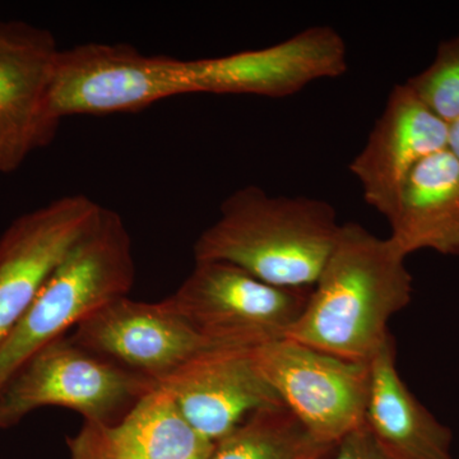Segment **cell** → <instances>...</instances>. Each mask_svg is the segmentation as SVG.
<instances>
[{"instance_id": "obj_1", "label": "cell", "mask_w": 459, "mask_h": 459, "mask_svg": "<svg viewBox=\"0 0 459 459\" xmlns=\"http://www.w3.org/2000/svg\"><path fill=\"white\" fill-rule=\"evenodd\" d=\"M406 258L391 238H377L360 223H341L286 340L369 364L392 337L389 320L412 300Z\"/></svg>"}, {"instance_id": "obj_2", "label": "cell", "mask_w": 459, "mask_h": 459, "mask_svg": "<svg viewBox=\"0 0 459 459\" xmlns=\"http://www.w3.org/2000/svg\"><path fill=\"white\" fill-rule=\"evenodd\" d=\"M341 223L323 199L271 195L256 186L235 190L193 247L195 261L238 265L286 289H312Z\"/></svg>"}, {"instance_id": "obj_3", "label": "cell", "mask_w": 459, "mask_h": 459, "mask_svg": "<svg viewBox=\"0 0 459 459\" xmlns=\"http://www.w3.org/2000/svg\"><path fill=\"white\" fill-rule=\"evenodd\" d=\"M134 281L128 228L119 213L101 205L0 344V386L40 347L65 336L104 305L128 296Z\"/></svg>"}, {"instance_id": "obj_4", "label": "cell", "mask_w": 459, "mask_h": 459, "mask_svg": "<svg viewBox=\"0 0 459 459\" xmlns=\"http://www.w3.org/2000/svg\"><path fill=\"white\" fill-rule=\"evenodd\" d=\"M156 385L65 334L33 352L0 386V429L49 406L74 410L84 422L113 424Z\"/></svg>"}, {"instance_id": "obj_5", "label": "cell", "mask_w": 459, "mask_h": 459, "mask_svg": "<svg viewBox=\"0 0 459 459\" xmlns=\"http://www.w3.org/2000/svg\"><path fill=\"white\" fill-rule=\"evenodd\" d=\"M188 93H195L190 60L91 42L59 51L49 102L62 122L72 115L133 113Z\"/></svg>"}, {"instance_id": "obj_6", "label": "cell", "mask_w": 459, "mask_h": 459, "mask_svg": "<svg viewBox=\"0 0 459 459\" xmlns=\"http://www.w3.org/2000/svg\"><path fill=\"white\" fill-rule=\"evenodd\" d=\"M310 289L270 285L221 261H198L169 300L211 346L256 349L285 338Z\"/></svg>"}, {"instance_id": "obj_7", "label": "cell", "mask_w": 459, "mask_h": 459, "mask_svg": "<svg viewBox=\"0 0 459 459\" xmlns=\"http://www.w3.org/2000/svg\"><path fill=\"white\" fill-rule=\"evenodd\" d=\"M259 370L285 404L322 442L336 444L364 425L370 370L295 341L253 349Z\"/></svg>"}, {"instance_id": "obj_8", "label": "cell", "mask_w": 459, "mask_h": 459, "mask_svg": "<svg viewBox=\"0 0 459 459\" xmlns=\"http://www.w3.org/2000/svg\"><path fill=\"white\" fill-rule=\"evenodd\" d=\"M72 340L105 360L159 385L207 349L168 298L156 303L117 299L75 325Z\"/></svg>"}, {"instance_id": "obj_9", "label": "cell", "mask_w": 459, "mask_h": 459, "mask_svg": "<svg viewBox=\"0 0 459 459\" xmlns=\"http://www.w3.org/2000/svg\"><path fill=\"white\" fill-rule=\"evenodd\" d=\"M59 51L48 30L0 22V172L18 170L56 137L49 93Z\"/></svg>"}, {"instance_id": "obj_10", "label": "cell", "mask_w": 459, "mask_h": 459, "mask_svg": "<svg viewBox=\"0 0 459 459\" xmlns=\"http://www.w3.org/2000/svg\"><path fill=\"white\" fill-rule=\"evenodd\" d=\"M101 205L66 195L22 214L0 237V344Z\"/></svg>"}, {"instance_id": "obj_11", "label": "cell", "mask_w": 459, "mask_h": 459, "mask_svg": "<svg viewBox=\"0 0 459 459\" xmlns=\"http://www.w3.org/2000/svg\"><path fill=\"white\" fill-rule=\"evenodd\" d=\"M195 93L286 98L320 78L347 71V48L336 30L314 26L264 49L192 60Z\"/></svg>"}, {"instance_id": "obj_12", "label": "cell", "mask_w": 459, "mask_h": 459, "mask_svg": "<svg viewBox=\"0 0 459 459\" xmlns=\"http://www.w3.org/2000/svg\"><path fill=\"white\" fill-rule=\"evenodd\" d=\"M159 385L190 427L213 444L255 411L285 406L259 370L253 349L207 347Z\"/></svg>"}, {"instance_id": "obj_13", "label": "cell", "mask_w": 459, "mask_h": 459, "mask_svg": "<svg viewBox=\"0 0 459 459\" xmlns=\"http://www.w3.org/2000/svg\"><path fill=\"white\" fill-rule=\"evenodd\" d=\"M443 122L406 83L389 93L364 148L350 164L365 202L391 221L411 172L429 156L448 150Z\"/></svg>"}, {"instance_id": "obj_14", "label": "cell", "mask_w": 459, "mask_h": 459, "mask_svg": "<svg viewBox=\"0 0 459 459\" xmlns=\"http://www.w3.org/2000/svg\"><path fill=\"white\" fill-rule=\"evenodd\" d=\"M66 446L69 459H208L213 449L159 385L119 421L83 422Z\"/></svg>"}, {"instance_id": "obj_15", "label": "cell", "mask_w": 459, "mask_h": 459, "mask_svg": "<svg viewBox=\"0 0 459 459\" xmlns=\"http://www.w3.org/2000/svg\"><path fill=\"white\" fill-rule=\"evenodd\" d=\"M394 337L369 362L364 424L397 459H453V434L413 395L397 369Z\"/></svg>"}, {"instance_id": "obj_16", "label": "cell", "mask_w": 459, "mask_h": 459, "mask_svg": "<svg viewBox=\"0 0 459 459\" xmlns=\"http://www.w3.org/2000/svg\"><path fill=\"white\" fill-rule=\"evenodd\" d=\"M389 225L404 256L425 249L459 255V162L448 150L411 172Z\"/></svg>"}, {"instance_id": "obj_17", "label": "cell", "mask_w": 459, "mask_h": 459, "mask_svg": "<svg viewBox=\"0 0 459 459\" xmlns=\"http://www.w3.org/2000/svg\"><path fill=\"white\" fill-rule=\"evenodd\" d=\"M334 444L316 439L286 406L255 411L213 444L208 459H329Z\"/></svg>"}, {"instance_id": "obj_18", "label": "cell", "mask_w": 459, "mask_h": 459, "mask_svg": "<svg viewBox=\"0 0 459 459\" xmlns=\"http://www.w3.org/2000/svg\"><path fill=\"white\" fill-rule=\"evenodd\" d=\"M437 117L452 124L459 119V35L437 47L431 65L406 82Z\"/></svg>"}, {"instance_id": "obj_19", "label": "cell", "mask_w": 459, "mask_h": 459, "mask_svg": "<svg viewBox=\"0 0 459 459\" xmlns=\"http://www.w3.org/2000/svg\"><path fill=\"white\" fill-rule=\"evenodd\" d=\"M329 459H397L385 451L369 429L361 425L343 437Z\"/></svg>"}, {"instance_id": "obj_20", "label": "cell", "mask_w": 459, "mask_h": 459, "mask_svg": "<svg viewBox=\"0 0 459 459\" xmlns=\"http://www.w3.org/2000/svg\"><path fill=\"white\" fill-rule=\"evenodd\" d=\"M448 151L459 162V119L449 124Z\"/></svg>"}]
</instances>
